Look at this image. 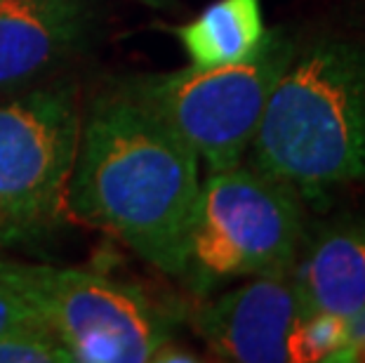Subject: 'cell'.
<instances>
[{"instance_id":"6da1fadb","label":"cell","mask_w":365,"mask_h":363,"mask_svg":"<svg viewBox=\"0 0 365 363\" xmlns=\"http://www.w3.org/2000/svg\"><path fill=\"white\" fill-rule=\"evenodd\" d=\"M198 196V153L137 97L120 90L92 106L68 184L73 215L182 279Z\"/></svg>"},{"instance_id":"7a4b0ae2","label":"cell","mask_w":365,"mask_h":363,"mask_svg":"<svg viewBox=\"0 0 365 363\" xmlns=\"http://www.w3.org/2000/svg\"><path fill=\"white\" fill-rule=\"evenodd\" d=\"M255 170L318 198L365 182V50L323 38L294 52L252 137Z\"/></svg>"},{"instance_id":"3957f363","label":"cell","mask_w":365,"mask_h":363,"mask_svg":"<svg viewBox=\"0 0 365 363\" xmlns=\"http://www.w3.org/2000/svg\"><path fill=\"white\" fill-rule=\"evenodd\" d=\"M299 194L255 168L210 173L200 184L182 279L198 292L245 276H285L302 245Z\"/></svg>"},{"instance_id":"277c9868","label":"cell","mask_w":365,"mask_h":363,"mask_svg":"<svg viewBox=\"0 0 365 363\" xmlns=\"http://www.w3.org/2000/svg\"><path fill=\"white\" fill-rule=\"evenodd\" d=\"M294 52L283 31H267L245 59L144 76L132 81L128 92L180 135L210 173L229 170L250 149L271 90Z\"/></svg>"},{"instance_id":"5b68a950","label":"cell","mask_w":365,"mask_h":363,"mask_svg":"<svg viewBox=\"0 0 365 363\" xmlns=\"http://www.w3.org/2000/svg\"><path fill=\"white\" fill-rule=\"evenodd\" d=\"M81 123L64 85L0 99V248L36 241L71 213Z\"/></svg>"},{"instance_id":"8992f818","label":"cell","mask_w":365,"mask_h":363,"mask_svg":"<svg viewBox=\"0 0 365 363\" xmlns=\"http://www.w3.org/2000/svg\"><path fill=\"white\" fill-rule=\"evenodd\" d=\"M43 305L50 333L78 363L151 361L177 323L137 285L85 269L45 267Z\"/></svg>"},{"instance_id":"52a82bcc","label":"cell","mask_w":365,"mask_h":363,"mask_svg":"<svg viewBox=\"0 0 365 363\" xmlns=\"http://www.w3.org/2000/svg\"><path fill=\"white\" fill-rule=\"evenodd\" d=\"M307 314L290 274L255 276L200 307L193 326L222 361L294 363V333Z\"/></svg>"},{"instance_id":"ba28073f","label":"cell","mask_w":365,"mask_h":363,"mask_svg":"<svg viewBox=\"0 0 365 363\" xmlns=\"http://www.w3.org/2000/svg\"><path fill=\"white\" fill-rule=\"evenodd\" d=\"M92 26V0H0V95L73 57Z\"/></svg>"},{"instance_id":"9c48e42d","label":"cell","mask_w":365,"mask_h":363,"mask_svg":"<svg viewBox=\"0 0 365 363\" xmlns=\"http://www.w3.org/2000/svg\"><path fill=\"white\" fill-rule=\"evenodd\" d=\"M290 279L307 312L354 316L365 307V220H337L299 245Z\"/></svg>"},{"instance_id":"30bf717a","label":"cell","mask_w":365,"mask_h":363,"mask_svg":"<svg viewBox=\"0 0 365 363\" xmlns=\"http://www.w3.org/2000/svg\"><path fill=\"white\" fill-rule=\"evenodd\" d=\"M193 66H217L245 59L259 48L267 29L262 0H217L196 19L175 29Z\"/></svg>"},{"instance_id":"8fae6325","label":"cell","mask_w":365,"mask_h":363,"mask_svg":"<svg viewBox=\"0 0 365 363\" xmlns=\"http://www.w3.org/2000/svg\"><path fill=\"white\" fill-rule=\"evenodd\" d=\"M43 269L0 260V337L50 333L43 305Z\"/></svg>"},{"instance_id":"7c38bea8","label":"cell","mask_w":365,"mask_h":363,"mask_svg":"<svg viewBox=\"0 0 365 363\" xmlns=\"http://www.w3.org/2000/svg\"><path fill=\"white\" fill-rule=\"evenodd\" d=\"M346 339V319L337 314L309 312L297 326L292 342L294 363H312L332 359Z\"/></svg>"},{"instance_id":"4fadbf2b","label":"cell","mask_w":365,"mask_h":363,"mask_svg":"<svg viewBox=\"0 0 365 363\" xmlns=\"http://www.w3.org/2000/svg\"><path fill=\"white\" fill-rule=\"evenodd\" d=\"M71 357L52 333H14L0 337V363H68Z\"/></svg>"},{"instance_id":"5bb4252c","label":"cell","mask_w":365,"mask_h":363,"mask_svg":"<svg viewBox=\"0 0 365 363\" xmlns=\"http://www.w3.org/2000/svg\"><path fill=\"white\" fill-rule=\"evenodd\" d=\"M328 363H365V307L346 319V339Z\"/></svg>"},{"instance_id":"9a60e30c","label":"cell","mask_w":365,"mask_h":363,"mask_svg":"<svg viewBox=\"0 0 365 363\" xmlns=\"http://www.w3.org/2000/svg\"><path fill=\"white\" fill-rule=\"evenodd\" d=\"M149 3H153V5H158V3H163V0H149Z\"/></svg>"}]
</instances>
